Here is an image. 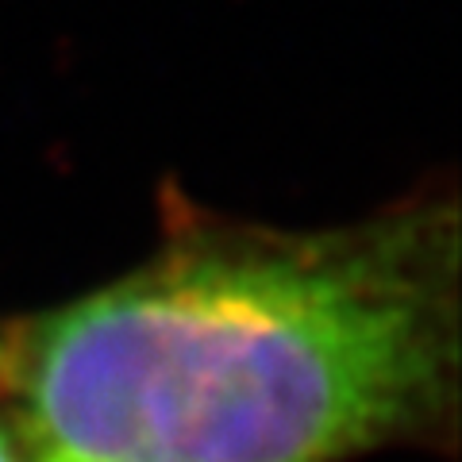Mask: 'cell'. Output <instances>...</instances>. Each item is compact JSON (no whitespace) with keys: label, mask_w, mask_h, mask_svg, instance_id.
I'll return each mask as SVG.
<instances>
[{"label":"cell","mask_w":462,"mask_h":462,"mask_svg":"<svg viewBox=\"0 0 462 462\" xmlns=\"http://www.w3.org/2000/svg\"><path fill=\"white\" fill-rule=\"evenodd\" d=\"M0 462H35L32 447H27L23 431L12 420V412L5 409V401H0Z\"/></svg>","instance_id":"obj_2"},{"label":"cell","mask_w":462,"mask_h":462,"mask_svg":"<svg viewBox=\"0 0 462 462\" xmlns=\"http://www.w3.org/2000/svg\"><path fill=\"white\" fill-rule=\"evenodd\" d=\"M35 462H351L451 443L458 208L339 227L173 216L120 278L5 339Z\"/></svg>","instance_id":"obj_1"},{"label":"cell","mask_w":462,"mask_h":462,"mask_svg":"<svg viewBox=\"0 0 462 462\" xmlns=\"http://www.w3.org/2000/svg\"><path fill=\"white\" fill-rule=\"evenodd\" d=\"M0 370H5V339H0Z\"/></svg>","instance_id":"obj_3"}]
</instances>
